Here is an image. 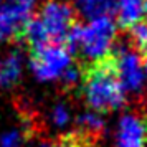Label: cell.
Segmentation results:
<instances>
[{
	"mask_svg": "<svg viewBox=\"0 0 147 147\" xmlns=\"http://www.w3.org/2000/svg\"><path fill=\"white\" fill-rule=\"evenodd\" d=\"M147 121L137 114L122 116L116 127V147H146Z\"/></svg>",
	"mask_w": 147,
	"mask_h": 147,
	"instance_id": "cell-7",
	"label": "cell"
},
{
	"mask_svg": "<svg viewBox=\"0 0 147 147\" xmlns=\"http://www.w3.org/2000/svg\"><path fill=\"white\" fill-rule=\"evenodd\" d=\"M127 32H129V43L139 53L146 51L147 50V20L146 18L134 23L131 28H127Z\"/></svg>",
	"mask_w": 147,
	"mask_h": 147,
	"instance_id": "cell-12",
	"label": "cell"
},
{
	"mask_svg": "<svg viewBox=\"0 0 147 147\" xmlns=\"http://www.w3.org/2000/svg\"><path fill=\"white\" fill-rule=\"evenodd\" d=\"M22 139H20V134L17 131H12V132L5 134L2 137V147H20Z\"/></svg>",
	"mask_w": 147,
	"mask_h": 147,
	"instance_id": "cell-14",
	"label": "cell"
},
{
	"mask_svg": "<svg viewBox=\"0 0 147 147\" xmlns=\"http://www.w3.org/2000/svg\"><path fill=\"white\" fill-rule=\"evenodd\" d=\"M81 83L84 99L94 113H113L126 102V93L116 73L113 53L81 68Z\"/></svg>",
	"mask_w": 147,
	"mask_h": 147,
	"instance_id": "cell-1",
	"label": "cell"
},
{
	"mask_svg": "<svg viewBox=\"0 0 147 147\" xmlns=\"http://www.w3.org/2000/svg\"><path fill=\"white\" fill-rule=\"evenodd\" d=\"M78 126L81 129V134L88 137L89 134H93V136L99 134L104 129V121L101 117V114L93 111V113H86V114H83V116H80Z\"/></svg>",
	"mask_w": 147,
	"mask_h": 147,
	"instance_id": "cell-11",
	"label": "cell"
},
{
	"mask_svg": "<svg viewBox=\"0 0 147 147\" xmlns=\"http://www.w3.org/2000/svg\"><path fill=\"white\" fill-rule=\"evenodd\" d=\"M22 71V60L20 55H10L5 60L0 61V86L10 88L20 78Z\"/></svg>",
	"mask_w": 147,
	"mask_h": 147,
	"instance_id": "cell-10",
	"label": "cell"
},
{
	"mask_svg": "<svg viewBox=\"0 0 147 147\" xmlns=\"http://www.w3.org/2000/svg\"><path fill=\"white\" fill-rule=\"evenodd\" d=\"M144 18L147 20V0H144Z\"/></svg>",
	"mask_w": 147,
	"mask_h": 147,
	"instance_id": "cell-17",
	"label": "cell"
},
{
	"mask_svg": "<svg viewBox=\"0 0 147 147\" xmlns=\"http://www.w3.org/2000/svg\"><path fill=\"white\" fill-rule=\"evenodd\" d=\"M40 147H60V142H43Z\"/></svg>",
	"mask_w": 147,
	"mask_h": 147,
	"instance_id": "cell-16",
	"label": "cell"
},
{
	"mask_svg": "<svg viewBox=\"0 0 147 147\" xmlns=\"http://www.w3.org/2000/svg\"><path fill=\"white\" fill-rule=\"evenodd\" d=\"M33 0H12L0 7V41H18L33 17Z\"/></svg>",
	"mask_w": 147,
	"mask_h": 147,
	"instance_id": "cell-6",
	"label": "cell"
},
{
	"mask_svg": "<svg viewBox=\"0 0 147 147\" xmlns=\"http://www.w3.org/2000/svg\"><path fill=\"white\" fill-rule=\"evenodd\" d=\"M140 56H142V66H144V73H146V80H147V50L142 51Z\"/></svg>",
	"mask_w": 147,
	"mask_h": 147,
	"instance_id": "cell-15",
	"label": "cell"
},
{
	"mask_svg": "<svg viewBox=\"0 0 147 147\" xmlns=\"http://www.w3.org/2000/svg\"><path fill=\"white\" fill-rule=\"evenodd\" d=\"M117 25L113 17H99L86 25L74 23L66 38V48L71 55L81 53L88 63L107 58L114 50Z\"/></svg>",
	"mask_w": 147,
	"mask_h": 147,
	"instance_id": "cell-2",
	"label": "cell"
},
{
	"mask_svg": "<svg viewBox=\"0 0 147 147\" xmlns=\"http://www.w3.org/2000/svg\"><path fill=\"white\" fill-rule=\"evenodd\" d=\"M53 121L56 126H65L69 121V111L66 109L65 104H58L53 109Z\"/></svg>",
	"mask_w": 147,
	"mask_h": 147,
	"instance_id": "cell-13",
	"label": "cell"
},
{
	"mask_svg": "<svg viewBox=\"0 0 147 147\" xmlns=\"http://www.w3.org/2000/svg\"><path fill=\"white\" fill-rule=\"evenodd\" d=\"M116 25L121 30L131 28L144 18V0H119L116 8Z\"/></svg>",
	"mask_w": 147,
	"mask_h": 147,
	"instance_id": "cell-8",
	"label": "cell"
},
{
	"mask_svg": "<svg viewBox=\"0 0 147 147\" xmlns=\"http://www.w3.org/2000/svg\"><path fill=\"white\" fill-rule=\"evenodd\" d=\"M113 60L124 93H142L146 86V73H144L142 56L139 51L131 43H124L113 50Z\"/></svg>",
	"mask_w": 147,
	"mask_h": 147,
	"instance_id": "cell-3",
	"label": "cell"
},
{
	"mask_svg": "<svg viewBox=\"0 0 147 147\" xmlns=\"http://www.w3.org/2000/svg\"><path fill=\"white\" fill-rule=\"evenodd\" d=\"M119 0H74V7L84 18L93 20L99 17H114Z\"/></svg>",
	"mask_w": 147,
	"mask_h": 147,
	"instance_id": "cell-9",
	"label": "cell"
},
{
	"mask_svg": "<svg viewBox=\"0 0 147 147\" xmlns=\"http://www.w3.org/2000/svg\"><path fill=\"white\" fill-rule=\"evenodd\" d=\"M36 18L43 25L51 43H61L66 47V38L76 23L74 8L63 0H48L41 7Z\"/></svg>",
	"mask_w": 147,
	"mask_h": 147,
	"instance_id": "cell-4",
	"label": "cell"
},
{
	"mask_svg": "<svg viewBox=\"0 0 147 147\" xmlns=\"http://www.w3.org/2000/svg\"><path fill=\"white\" fill-rule=\"evenodd\" d=\"M30 51L32 71L40 80H55L60 78L63 71L71 65V53L61 43H48Z\"/></svg>",
	"mask_w": 147,
	"mask_h": 147,
	"instance_id": "cell-5",
	"label": "cell"
}]
</instances>
